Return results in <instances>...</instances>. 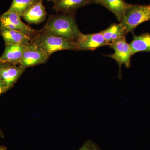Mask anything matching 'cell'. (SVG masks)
<instances>
[{
    "mask_svg": "<svg viewBox=\"0 0 150 150\" xmlns=\"http://www.w3.org/2000/svg\"><path fill=\"white\" fill-rule=\"evenodd\" d=\"M47 15L42 0H38L22 15V17L29 24H38L45 20Z\"/></svg>",
    "mask_w": 150,
    "mask_h": 150,
    "instance_id": "9",
    "label": "cell"
},
{
    "mask_svg": "<svg viewBox=\"0 0 150 150\" xmlns=\"http://www.w3.org/2000/svg\"><path fill=\"white\" fill-rule=\"evenodd\" d=\"M114 50L113 54L107 55L117 62L119 67V78H121V68L124 65L127 68L131 67V58L133 56L129 43H127L126 37H122L114 40L109 45Z\"/></svg>",
    "mask_w": 150,
    "mask_h": 150,
    "instance_id": "4",
    "label": "cell"
},
{
    "mask_svg": "<svg viewBox=\"0 0 150 150\" xmlns=\"http://www.w3.org/2000/svg\"><path fill=\"white\" fill-rule=\"evenodd\" d=\"M150 21V4H131L120 22L127 33H134L136 28L143 23Z\"/></svg>",
    "mask_w": 150,
    "mask_h": 150,
    "instance_id": "3",
    "label": "cell"
},
{
    "mask_svg": "<svg viewBox=\"0 0 150 150\" xmlns=\"http://www.w3.org/2000/svg\"><path fill=\"white\" fill-rule=\"evenodd\" d=\"M21 17L15 13L7 11L0 16V28L17 30L22 33L31 39L37 35L38 31L25 24Z\"/></svg>",
    "mask_w": 150,
    "mask_h": 150,
    "instance_id": "5",
    "label": "cell"
},
{
    "mask_svg": "<svg viewBox=\"0 0 150 150\" xmlns=\"http://www.w3.org/2000/svg\"><path fill=\"white\" fill-rule=\"evenodd\" d=\"M129 45L132 55L139 52H150V33L134 35L133 40Z\"/></svg>",
    "mask_w": 150,
    "mask_h": 150,
    "instance_id": "14",
    "label": "cell"
},
{
    "mask_svg": "<svg viewBox=\"0 0 150 150\" xmlns=\"http://www.w3.org/2000/svg\"><path fill=\"white\" fill-rule=\"evenodd\" d=\"M49 57L42 48L33 42L27 46L19 64L26 69L46 63Z\"/></svg>",
    "mask_w": 150,
    "mask_h": 150,
    "instance_id": "6",
    "label": "cell"
},
{
    "mask_svg": "<svg viewBox=\"0 0 150 150\" xmlns=\"http://www.w3.org/2000/svg\"><path fill=\"white\" fill-rule=\"evenodd\" d=\"M48 1H50L53 2L54 3L57 0H48Z\"/></svg>",
    "mask_w": 150,
    "mask_h": 150,
    "instance_id": "22",
    "label": "cell"
},
{
    "mask_svg": "<svg viewBox=\"0 0 150 150\" xmlns=\"http://www.w3.org/2000/svg\"><path fill=\"white\" fill-rule=\"evenodd\" d=\"M0 33L4 40L6 46L13 44L28 46L33 43L30 38L17 30L0 28Z\"/></svg>",
    "mask_w": 150,
    "mask_h": 150,
    "instance_id": "10",
    "label": "cell"
},
{
    "mask_svg": "<svg viewBox=\"0 0 150 150\" xmlns=\"http://www.w3.org/2000/svg\"><path fill=\"white\" fill-rule=\"evenodd\" d=\"M25 70L19 64L0 62V78L7 91L13 86Z\"/></svg>",
    "mask_w": 150,
    "mask_h": 150,
    "instance_id": "7",
    "label": "cell"
},
{
    "mask_svg": "<svg viewBox=\"0 0 150 150\" xmlns=\"http://www.w3.org/2000/svg\"><path fill=\"white\" fill-rule=\"evenodd\" d=\"M0 150H7V148L5 146H0Z\"/></svg>",
    "mask_w": 150,
    "mask_h": 150,
    "instance_id": "21",
    "label": "cell"
},
{
    "mask_svg": "<svg viewBox=\"0 0 150 150\" xmlns=\"http://www.w3.org/2000/svg\"><path fill=\"white\" fill-rule=\"evenodd\" d=\"M92 3V0H57L53 8L62 13L75 12L78 9Z\"/></svg>",
    "mask_w": 150,
    "mask_h": 150,
    "instance_id": "12",
    "label": "cell"
},
{
    "mask_svg": "<svg viewBox=\"0 0 150 150\" xmlns=\"http://www.w3.org/2000/svg\"><path fill=\"white\" fill-rule=\"evenodd\" d=\"M0 137L1 138H4V132L2 131V130L0 128Z\"/></svg>",
    "mask_w": 150,
    "mask_h": 150,
    "instance_id": "20",
    "label": "cell"
},
{
    "mask_svg": "<svg viewBox=\"0 0 150 150\" xmlns=\"http://www.w3.org/2000/svg\"><path fill=\"white\" fill-rule=\"evenodd\" d=\"M76 42V51H94L97 48L109 45L101 32L92 34L82 33Z\"/></svg>",
    "mask_w": 150,
    "mask_h": 150,
    "instance_id": "8",
    "label": "cell"
},
{
    "mask_svg": "<svg viewBox=\"0 0 150 150\" xmlns=\"http://www.w3.org/2000/svg\"></svg>",
    "mask_w": 150,
    "mask_h": 150,
    "instance_id": "23",
    "label": "cell"
},
{
    "mask_svg": "<svg viewBox=\"0 0 150 150\" xmlns=\"http://www.w3.org/2000/svg\"><path fill=\"white\" fill-rule=\"evenodd\" d=\"M6 91L7 90L6 89L5 86L0 78V95L2 94L3 93H5Z\"/></svg>",
    "mask_w": 150,
    "mask_h": 150,
    "instance_id": "18",
    "label": "cell"
},
{
    "mask_svg": "<svg viewBox=\"0 0 150 150\" xmlns=\"http://www.w3.org/2000/svg\"><path fill=\"white\" fill-rule=\"evenodd\" d=\"M26 47L27 46L15 44L6 46L5 51L0 57V62L19 64Z\"/></svg>",
    "mask_w": 150,
    "mask_h": 150,
    "instance_id": "11",
    "label": "cell"
},
{
    "mask_svg": "<svg viewBox=\"0 0 150 150\" xmlns=\"http://www.w3.org/2000/svg\"><path fill=\"white\" fill-rule=\"evenodd\" d=\"M38 0H13L7 11L15 13L21 17L30 6Z\"/></svg>",
    "mask_w": 150,
    "mask_h": 150,
    "instance_id": "16",
    "label": "cell"
},
{
    "mask_svg": "<svg viewBox=\"0 0 150 150\" xmlns=\"http://www.w3.org/2000/svg\"><path fill=\"white\" fill-rule=\"evenodd\" d=\"M103 0H92L93 2L98 4H100L101 5Z\"/></svg>",
    "mask_w": 150,
    "mask_h": 150,
    "instance_id": "19",
    "label": "cell"
},
{
    "mask_svg": "<svg viewBox=\"0 0 150 150\" xmlns=\"http://www.w3.org/2000/svg\"><path fill=\"white\" fill-rule=\"evenodd\" d=\"M75 12L62 13L57 15H50L41 30L76 42L82 33L76 22Z\"/></svg>",
    "mask_w": 150,
    "mask_h": 150,
    "instance_id": "1",
    "label": "cell"
},
{
    "mask_svg": "<svg viewBox=\"0 0 150 150\" xmlns=\"http://www.w3.org/2000/svg\"><path fill=\"white\" fill-rule=\"evenodd\" d=\"M78 150H102L98 145L91 140H88Z\"/></svg>",
    "mask_w": 150,
    "mask_h": 150,
    "instance_id": "17",
    "label": "cell"
},
{
    "mask_svg": "<svg viewBox=\"0 0 150 150\" xmlns=\"http://www.w3.org/2000/svg\"><path fill=\"white\" fill-rule=\"evenodd\" d=\"M33 43L42 48L50 57L56 51L62 50H77L74 41L58 37L40 30L32 39Z\"/></svg>",
    "mask_w": 150,
    "mask_h": 150,
    "instance_id": "2",
    "label": "cell"
},
{
    "mask_svg": "<svg viewBox=\"0 0 150 150\" xmlns=\"http://www.w3.org/2000/svg\"><path fill=\"white\" fill-rule=\"evenodd\" d=\"M101 5L111 11L120 22L129 8L130 4L124 0H103Z\"/></svg>",
    "mask_w": 150,
    "mask_h": 150,
    "instance_id": "13",
    "label": "cell"
},
{
    "mask_svg": "<svg viewBox=\"0 0 150 150\" xmlns=\"http://www.w3.org/2000/svg\"><path fill=\"white\" fill-rule=\"evenodd\" d=\"M101 33L109 44L118 38L126 37L128 34L126 28L121 23L118 24L113 23L107 29L101 31Z\"/></svg>",
    "mask_w": 150,
    "mask_h": 150,
    "instance_id": "15",
    "label": "cell"
}]
</instances>
